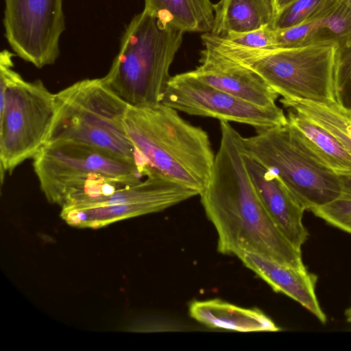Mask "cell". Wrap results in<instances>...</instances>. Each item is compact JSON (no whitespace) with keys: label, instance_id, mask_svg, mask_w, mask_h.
I'll list each match as a JSON object with an SVG mask.
<instances>
[{"label":"cell","instance_id":"obj_1","mask_svg":"<svg viewBox=\"0 0 351 351\" xmlns=\"http://www.w3.org/2000/svg\"><path fill=\"white\" fill-rule=\"evenodd\" d=\"M221 140L201 203L218 235L217 251L251 252L306 269L301 250L280 232L263 207L244 162L243 137L220 121Z\"/></svg>","mask_w":351,"mask_h":351},{"label":"cell","instance_id":"obj_10","mask_svg":"<svg viewBox=\"0 0 351 351\" xmlns=\"http://www.w3.org/2000/svg\"><path fill=\"white\" fill-rule=\"evenodd\" d=\"M160 103L191 115L267 128L287 123L277 105L262 107L213 87L190 71L171 77Z\"/></svg>","mask_w":351,"mask_h":351},{"label":"cell","instance_id":"obj_3","mask_svg":"<svg viewBox=\"0 0 351 351\" xmlns=\"http://www.w3.org/2000/svg\"><path fill=\"white\" fill-rule=\"evenodd\" d=\"M32 159L46 199L62 209L79 206L145 178L138 163L78 143L45 145Z\"/></svg>","mask_w":351,"mask_h":351},{"label":"cell","instance_id":"obj_2","mask_svg":"<svg viewBox=\"0 0 351 351\" xmlns=\"http://www.w3.org/2000/svg\"><path fill=\"white\" fill-rule=\"evenodd\" d=\"M124 125L148 175L158 173L200 194L208 182L215 157L205 130L162 103L129 105Z\"/></svg>","mask_w":351,"mask_h":351},{"label":"cell","instance_id":"obj_19","mask_svg":"<svg viewBox=\"0 0 351 351\" xmlns=\"http://www.w3.org/2000/svg\"><path fill=\"white\" fill-rule=\"evenodd\" d=\"M290 108L321 125L332 134L351 155V110L337 102L328 104L284 98L280 100Z\"/></svg>","mask_w":351,"mask_h":351},{"label":"cell","instance_id":"obj_24","mask_svg":"<svg viewBox=\"0 0 351 351\" xmlns=\"http://www.w3.org/2000/svg\"><path fill=\"white\" fill-rule=\"evenodd\" d=\"M334 93L336 101L351 110V44L338 47L334 73Z\"/></svg>","mask_w":351,"mask_h":351},{"label":"cell","instance_id":"obj_9","mask_svg":"<svg viewBox=\"0 0 351 351\" xmlns=\"http://www.w3.org/2000/svg\"><path fill=\"white\" fill-rule=\"evenodd\" d=\"M199 193L158 173L102 195L79 206L62 208L60 217L77 228H99L119 220L162 211Z\"/></svg>","mask_w":351,"mask_h":351},{"label":"cell","instance_id":"obj_18","mask_svg":"<svg viewBox=\"0 0 351 351\" xmlns=\"http://www.w3.org/2000/svg\"><path fill=\"white\" fill-rule=\"evenodd\" d=\"M144 10L184 32L209 33L214 23L210 0H144Z\"/></svg>","mask_w":351,"mask_h":351},{"label":"cell","instance_id":"obj_12","mask_svg":"<svg viewBox=\"0 0 351 351\" xmlns=\"http://www.w3.org/2000/svg\"><path fill=\"white\" fill-rule=\"evenodd\" d=\"M244 162L267 213L288 241L301 250L308 236L302 222L304 208L276 174L245 152Z\"/></svg>","mask_w":351,"mask_h":351},{"label":"cell","instance_id":"obj_4","mask_svg":"<svg viewBox=\"0 0 351 351\" xmlns=\"http://www.w3.org/2000/svg\"><path fill=\"white\" fill-rule=\"evenodd\" d=\"M201 38L205 50L253 71L284 98L337 102L334 73L338 46L334 43L250 49L230 45L210 32Z\"/></svg>","mask_w":351,"mask_h":351},{"label":"cell","instance_id":"obj_14","mask_svg":"<svg viewBox=\"0 0 351 351\" xmlns=\"http://www.w3.org/2000/svg\"><path fill=\"white\" fill-rule=\"evenodd\" d=\"M238 257L243 265L266 282L276 292L292 298L311 313L322 324L326 317L315 293L317 276L307 269H299L251 252Z\"/></svg>","mask_w":351,"mask_h":351},{"label":"cell","instance_id":"obj_25","mask_svg":"<svg viewBox=\"0 0 351 351\" xmlns=\"http://www.w3.org/2000/svg\"><path fill=\"white\" fill-rule=\"evenodd\" d=\"M220 37L234 46L250 49L271 48L275 40L274 29L271 25L246 33L230 34Z\"/></svg>","mask_w":351,"mask_h":351},{"label":"cell","instance_id":"obj_23","mask_svg":"<svg viewBox=\"0 0 351 351\" xmlns=\"http://www.w3.org/2000/svg\"><path fill=\"white\" fill-rule=\"evenodd\" d=\"M328 0H294L277 14L272 29H283L309 21L322 9Z\"/></svg>","mask_w":351,"mask_h":351},{"label":"cell","instance_id":"obj_6","mask_svg":"<svg viewBox=\"0 0 351 351\" xmlns=\"http://www.w3.org/2000/svg\"><path fill=\"white\" fill-rule=\"evenodd\" d=\"M55 95V114L45 145L82 144L142 167L124 125L129 104L103 77L80 80Z\"/></svg>","mask_w":351,"mask_h":351},{"label":"cell","instance_id":"obj_13","mask_svg":"<svg viewBox=\"0 0 351 351\" xmlns=\"http://www.w3.org/2000/svg\"><path fill=\"white\" fill-rule=\"evenodd\" d=\"M191 73L199 80L262 107L276 106L278 94L257 73L204 49Z\"/></svg>","mask_w":351,"mask_h":351},{"label":"cell","instance_id":"obj_28","mask_svg":"<svg viewBox=\"0 0 351 351\" xmlns=\"http://www.w3.org/2000/svg\"><path fill=\"white\" fill-rule=\"evenodd\" d=\"M345 1L349 5V6L351 8V0H345Z\"/></svg>","mask_w":351,"mask_h":351},{"label":"cell","instance_id":"obj_16","mask_svg":"<svg viewBox=\"0 0 351 351\" xmlns=\"http://www.w3.org/2000/svg\"><path fill=\"white\" fill-rule=\"evenodd\" d=\"M287 120L301 147L338 175L351 173V155L328 130L288 108Z\"/></svg>","mask_w":351,"mask_h":351},{"label":"cell","instance_id":"obj_5","mask_svg":"<svg viewBox=\"0 0 351 351\" xmlns=\"http://www.w3.org/2000/svg\"><path fill=\"white\" fill-rule=\"evenodd\" d=\"M184 33L143 10L127 25L119 53L103 79L130 106L160 103Z\"/></svg>","mask_w":351,"mask_h":351},{"label":"cell","instance_id":"obj_27","mask_svg":"<svg viewBox=\"0 0 351 351\" xmlns=\"http://www.w3.org/2000/svg\"><path fill=\"white\" fill-rule=\"evenodd\" d=\"M346 321L351 323V306L345 311Z\"/></svg>","mask_w":351,"mask_h":351},{"label":"cell","instance_id":"obj_22","mask_svg":"<svg viewBox=\"0 0 351 351\" xmlns=\"http://www.w3.org/2000/svg\"><path fill=\"white\" fill-rule=\"evenodd\" d=\"M274 36L271 48H295L325 43L317 18L292 27L274 29Z\"/></svg>","mask_w":351,"mask_h":351},{"label":"cell","instance_id":"obj_17","mask_svg":"<svg viewBox=\"0 0 351 351\" xmlns=\"http://www.w3.org/2000/svg\"><path fill=\"white\" fill-rule=\"evenodd\" d=\"M214 23L210 33L225 36L271 25L274 18L270 0H220L213 4Z\"/></svg>","mask_w":351,"mask_h":351},{"label":"cell","instance_id":"obj_11","mask_svg":"<svg viewBox=\"0 0 351 351\" xmlns=\"http://www.w3.org/2000/svg\"><path fill=\"white\" fill-rule=\"evenodd\" d=\"M5 36L21 58L40 69L55 63L65 30L63 0H4Z\"/></svg>","mask_w":351,"mask_h":351},{"label":"cell","instance_id":"obj_26","mask_svg":"<svg viewBox=\"0 0 351 351\" xmlns=\"http://www.w3.org/2000/svg\"><path fill=\"white\" fill-rule=\"evenodd\" d=\"M273 6L274 16L294 0H270Z\"/></svg>","mask_w":351,"mask_h":351},{"label":"cell","instance_id":"obj_21","mask_svg":"<svg viewBox=\"0 0 351 351\" xmlns=\"http://www.w3.org/2000/svg\"><path fill=\"white\" fill-rule=\"evenodd\" d=\"M339 176V195L330 202L311 210L330 225L351 234V173Z\"/></svg>","mask_w":351,"mask_h":351},{"label":"cell","instance_id":"obj_15","mask_svg":"<svg viewBox=\"0 0 351 351\" xmlns=\"http://www.w3.org/2000/svg\"><path fill=\"white\" fill-rule=\"evenodd\" d=\"M189 315L212 328L239 332H276L280 329L257 308H245L220 299L195 300L189 305Z\"/></svg>","mask_w":351,"mask_h":351},{"label":"cell","instance_id":"obj_7","mask_svg":"<svg viewBox=\"0 0 351 351\" xmlns=\"http://www.w3.org/2000/svg\"><path fill=\"white\" fill-rule=\"evenodd\" d=\"M14 53H0L1 178L45 145L56 110V95L40 80L27 82L13 69Z\"/></svg>","mask_w":351,"mask_h":351},{"label":"cell","instance_id":"obj_8","mask_svg":"<svg viewBox=\"0 0 351 351\" xmlns=\"http://www.w3.org/2000/svg\"><path fill=\"white\" fill-rule=\"evenodd\" d=\"M246 154L276 174L305 210L324 206L341 193L339 176L307 154L287 123L243 137Z\"/></svg>","mask_w":351,"mask_h":351},{"label":"cell","instance_id":"obj_20","mask_svg":"<svg viewBox=\"0 0 351 351\" xmlns=\"http://www.w3.org/2000/svg\"><path fill=\"white\" fill-rule=\"evenodd\" d=\"M315 18L326 42L338 47L351 44V8L345 0H328Z\"/></svg>","mask_w":351,"mask_h":351}]
</instances>
